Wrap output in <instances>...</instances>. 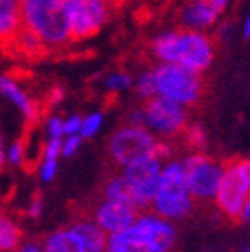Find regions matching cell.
Here are the masks:
<instances>
[{
  "label": "cell",
  "mask_w": 250,
  "mask_h": 252,
  "mask_svg": "<svg viewBox=\"0 0 250 252\" xmlns=\"http://www.w3.org/2000/svg\"><path fill=\"white\" fill-rule=\"evenodd\" d=\"M25 240L23 228L17 218L0 213V252H15Z\"/></svg>",
  "instance_id": "e0dca14e"
},
{
  "label": "cell",
  "mask_w": 250,
  "mask_h": 252,
  "mask_svg": "<svg viewBox=\"0 0 250 252\" xmlns=\"http://www.w3.org/2000/svg\"><path fill=\"white\" fill-rule=\"evenodd\" d=\"M64 98H66L64 86H54L52 91H49V94H47V107L49 109H56L60 103H64Z\"/></svg>",
  "instance_id": "4dcf8cb0"
},
{
  "label": "cell",
  "mask_w": 250,
  "mask_h": 252,
  "mask_svg": "<svg viewBox=\"0 0 250 252\" xmlns=\"http://www.w3.org/2000/svg\"><path fill=\"white\" fill-rule=\"evenodd\" d=\"M238 218L242 223H246V225H250V195H248V199L242 203V207H240V211H238Z\"/></svg>",
  "instance_id": "836d02e7"
},
{
  "label": "cell",
  "mask_w": 250,
  "mask_h": 252,
  "mask_svg": "<svg viewBox=\"0 0 250 252\" xmlns=\"http://www.w3.org/2000/svg\"><path fill=\"white\" fill-rule=\"evenodd\" d=\"M183 133H185L187 144H189L193 150H197V152H203V148L207 146V133L203 129V125H199V123L187 125Z\"/></svg>",
  "instance_id": "7402d4cb"
},
{
  "label": "cell",
  "mask_w": 250,
  "mask_h": 252,
  "mask_svg": "<svg viewBox=\"0 0 250 252\" xmlns=\"http://www.w3.org/2000/svg\"><path fill=\"white\" fill-rule=\"evenodd\" d=\"M21 29V0H0V47L8 49Z\"/></svg>",
  "instance_id": "2e32d148"
},
{
  "label": "cell",
  "mask_w": 250,
  "mask_h": 252,
  "mask_svg": "<svg viewBox=\"0 0 250 252\" xmlns=\"http://www.w3.org/2000/svg\"><path fill=\"white\" fill-rule=\"evenodd\" d=\"M127 123L129 125H144V107H133L127 113Z\"/></svg>",
  "instance_id": "d6a6232c"
},
{
  "label": "cell",
  "mask_w": 250,
  "mask_h": 252,
  "mask_svg": "<svg viewBox=\"0 0 250 252\" xmlns=\"http://www.w3.org/2000/svg\"><path fill=\"white\" fill-rule=\"evenodd\" d=\"M236 179H238L248 191H250V158H242V160H234L226 166Z\"/></svg>",
  "instance_id": "484cf974"
},
{
  "label": "cell",
  "mask_w": 250,
  "mask_h": 252,
  "mask_svg": "<svg viewBox=\"0 0 250 252\" xmlns=\"http://www.w3.org/2000/svg\"><path fill=\"white\" fill-rule=\"evenodd\" d=\"M150 54L158 64H172L195 74H203L216 60V43L207 31L181 27L154 35L150 41Z\"/></svg>",
  "instance_id": "6da1fadb"
},
{
  "label": "cell",
  "mask_w": 250,
  "mask_h": 252,
  "mask_svg": "<svg viewBox=\"0 0 250 252\" xmlns=\"http://www.w3.org/2000/svg\"><path fill=\"white\" fill-rule=\"evenodd\" d=\"M152 78H154L156 96L168 98L172 103H179L187 109L197 105L203 94L201 74H195L181 66L158 64L156 68H152Z\"/></svg>",
  "instance_id": "8992f818"
},
{
  "label": "cell",
  "mask_w": 250,
  "mask_h": 252,
  "mask_svg": "<svg viewBox=\"0 0 250 252\" xmlns=\"http://www.w3.org/2000/svg\"><path fill=\"white\" fill-rule=\"evenodd\" d=\"M158 137L146 129L144 125H129L125 123L113 131L109 140V156L117 166H125L129 162L144 158L148 154H156Z\"/></svg>",
  "instance_id": "9c48e42d"
},
{
  "label": "cell",
  "mask_w": 250,
  "mask_h": 252,
  "mask_svg": "<svg viewBox=\"0 0 250 252\" xmlns=\"http://www.w3.org/2000/svg\"><path fill=\"white\" fill-rule=\"evenodd\" d=\"M58 166H60V160L41 156L39 164H37V179H39L43 185H49L58 176Z\"/></svg>",
  "instance_id": "d4e9b609"
},
{
  "label": "cell",
  "mask_w": 250,
  "mask_h": 252,
  "mask_svg": "<svg viewBox=\"0 0 250 252\" xmlns=\"http://www.w3.org/2000/svg\"><path fill=\"white\" fill-rule=\"evenodd\" d=\"M0 96L6 98L8 103L21 113V117L25 119L27 125H33L39 119V115H41L39 103H37L23 88V84L15 76H10V74H0Z\"/></svg>",
  "instance_id": "5bb4252c"
},
{
  "label": "cell",
  "mask_w": 250,
  "mask_h": 252,
  "mask_svg": "<svg viewBox=\"0 0 250 252\" xmlns=\"http://www.w3.org/2000/svg\"><path fill=\"white\" fill-rule=\"evenodd\" d=\"M6 166V144H4V133L0 127V170Z\"/></svg>",
  "instance_id": "e575fe53"
},
{
  "label": "cell",
  "mask_w": 250,
  "mask_h": 252,
  "mask_svg": "<svg viewBox=\"0 0 250 252\" xmlns=\"http://www.w3.org/2000/svg\"><path fill=\"white\" fill-rule=\"evenodd\" d=\"M0 213H4V209H2V201H0Z\"/></svg>",
  "instance_id": "74e56055"
},
{
  "label": "cell",
  "mask_w": 250,
  "mask_h": 252,
  "mask_svg": "<svg viewBox=\"0 0 250 252\" xmlns=\"http://www.w3.org/2000/svg\"><path fill=\"white\" fill-rule=\"evenodd\" d=\"M82 137L76 133V135H64L62 137V158H72L80 152L82 148Z\"/></svg>",
  "instance_id": "83f0119b"
},
{
  "label": "cell",
  "mask_w": 250,
  "mask_h": 252,
  "mask_svg": "<svg viewBox=\"0 0 250 252\" xmlns=\"http://www.w3.org/2000/svg\"><path fill=\"white\" fill-rule=\"evenodd\" d=\"M64 2L66 0H21L23 29L31 31L47 52H58L72 43Z\"/></svg>",
  "instance_id": "3957f363"
},
{
  "label": "cell",
  "mask_w": 250,
  "mask_h": 252,
  "mask_svg": "<svg viewBox=\"0 0 250 252\" xmlns=\"http://www.w3.org/2000/svg\"><path fill=\"white\" fill-rule=\"evenodd\" d=\"M15 252H43V246L39 240H23Z\"/></svg>",
  "instance_id": "1f68e13d"
},
{
  "label": "cell",
  "mask_w": 250,
  "mask_h": 252,
  "mask_svg": "<svg viewBox=\"0 0 250 252\" xmlns=\"http://www.w3.org/2000/svg\"><path fill=\"white\" fill-rule=\"evenodd\" d=\"M162 164H164V160H160L156 154H148L123 166L121 176L127 185L129 201L135 205V209H146L152 203Z\"/></svg>",
  "instance_id": "ba28073f"
},
{
  "label": "cell",
  "mask_w": 250,
  "mask_h": 252,
  "mask_svg": "<svg viewBox=\"0 0 250 252\" xmlns=\"http://www.w3.org/2000/svg\"><path fill=\"white\" fill-rule=\"evenodd\" d=\"M105 91L107 93H113V94H119V93H125L129 91V88L133 86V78L129 76L127 72H111L109 76L105 78Z\"/></svg>",
  "instance_id": "44dd1931"
},
{
  "label": "cell",
  "mask_w": 250,
  "mask_h": 252,
  "mask_svg": "<svg viewBox=\"0 0 250 252\" xmlns=\"http://www.w3.org/2000/svg\"><path fill=\"white\" fill-rule=\"evenodd\" d=\"M135 205H131L129 201H113V199H101L96 203L93 211V221L101 228L107 236L123 232L125 228H129L133 220L137 218Z\"/></svg>",
  "instance_id": "4fadbf2b"
},
{
  "label": "cell",
  "mask_w": 250,
  "mask_h": 252,
  "mask_svg": "<svg viewBox=\"0 0 250 252\" xmlns=\"http://www.w3.org/2000/svg\"><path fill=\"white\" fill-rule=\"evenodd\" d=\"M133 88H135V94L140 96L142 100H148L156 96V88H154V78H152V70H144L137 80L133 82Z\"/></svg>",
  "instance_id": "603a6c76"
},
{
  "label": "cell",
  "mask_w": 250,
  "mask_h": 252,
  "mask_svg": "<svg viewBox=\"0 0 250 252\" xmlns=\"http://www.w3.org/2000/svg\"><path fill=\"white\" fill-rule=\"evenodd\" d=\"M246 252H250V246H248V248H246Z\"/></svg>",
  "instance_id": "f35d334b"
},
{
  "label": "cell",
  "mask_w": 250,
  "mask_h": 252,
  "mask_svg": "<svg viewBox=\"0 0 250 252\" xmlns=\"http://www.w3.org/2000/svg\"><path fill=\"white\" fill-rule=\"evenodd\" d=\"M80 125H82V115L78 113H70L64 117V135H80Z\"/></svg>",
  "instance_id": "f1b7e54d"
},
{
  "label": "cell",
  "mask_w": 250,
  "mask_h": 252,
  "mask_svg": "<svg viewBox=\"0 0 250 252\" xmlns=\"http://www.w3.org/2000/svg\"><path fill=\"white\" fill-rule=\"evenodd\" d=\"M27 162V146L21 140H15L10 146H6V164L12 168H21Z\"/></svg>",
  "instance_id": "cb8c5ba5"
},
{
  "label": "cell",
  "mask_w": 250,
  "mask_h": 252,
  "mask_svg": "<svg viewBox=\"0 0 250 252\" xmlns=\"http://www.w3.org/2000/svg\"><path fill=\"white\" fill-rule=\"evenodd\" d=\"M43 211H45V203H43V199L39 195H35L29 203H27V216L31 220H39L43 216Z\"/></svg>",
  "instance_id": "f546056e"
},
{
  "label": "cell",
  "mask_w": 250,
  "mask_h": 252,
  "mask_svg": "<svg viewBox=\"0 0 250 252\" xmlns=\"http://www.w3.org/2000/svg\"><path fill=\"white\" fill-rule=\"evenodd\" d=\"M103 199H113V201H129L127 185H125L121 174H113L111 179H107L103 187ZM131 203V201H129ZM133 205V203H131Z\"/></svg>",
  "instance_id": "d6986e66"
},
{
  "label": "cell",
  "mask_w": 250,
  "mask_h": 252,
  "mask_svg": "<svg viewBox=\"0 0 250 252\" xmlns=\"http://www.w3.org/2000/svg\"><path fill=\"white\" fill-rule=\"evenodd\" d=\"M183 168H185L187 187H189L195 201L214 199L218 185L223 176V168H226L221 162L205 156L203 152H195L183 160Z\"/></svg>",
  "instance_id": "8fae6325"
},
{
  "label": "cell",
  "mask_w": 250,
  "mask_h": 252,
  "mask_svg": "<svg viewBox=\"0 0 250 252\" xmlns=\"http://www.w3.org/2000/svg\"><path fill=\"white\" fill-rule=\"evenodd\" d=\"M232 0H187L179 12V23L185 29L207 31L221 19Z\"/></svg>",
  "instance_id": "7c38bea8"
},
{
  "label": "cell",
  "mask_w": 250,
  "mask_h": 252,
  "mask_svg": "<svg viewBox=\"0 0 250 252\" xmlns=\"http://www.w3.org/2000/svg\"><path fill=\"white\" fill-rule=\"evenodd\" d=\"M174 244V221L164 220L156 211H144L137 213L129 228L107 236L105 252H172Z\"/></svg>",
  "instance_id": "7a4b0ae2"
},
{
  "label": "cell",
  "mask_w": 250,
  "mask_h": 252,
  "mask_svg": "<svg viewBox=\"0 0 250 252\" xmlns=\"http://www.w3.org/2000/svg\"><path fill=\"white\" fill-rule=\"evenodd\" d=\"M115 0H66V21L70 39L86 41L101 33L115 12Z\"/></svg>",
  "instance_id": "52a82bcc"
},
{
  "label": "cell",
  "mask_w": 250,
  "mask_h": 252,
  "mask_svg": "<svg viewBox=\"0 0 250 252\" xmlns=\"http://www.w3.org/2000/svg\"><path fill=\"white\" fill-rule=\"evenodd\" d=\"M248 195H250L248 189L236 179L228 168H223V176H221V181L218 185V191H216V195L211 201H216V207L226 218H236L240 207H242V203L248 199Z\"/></svg>",
  "instance_id": "9a60e30c"
},
{
  "label": "cell",
  "mask_w": 250,
  "mask_h": 252,
  "mask_svg": "<svg viewBox=\"0 0 250 252\" xmlns=\"http://www.w3.org/2000/svg\"><path fill=\"white\" fill-rule=\"evenodd\" d=\"M195 199L187 187L183 160H166L162 164L156 193L152 197V211L170 221L185 220L193 211Z\"/></svg>",
  "instance_id": "277c9868"
},
{
  "label": "cell",
  "mask_w": 250,
  "mask_h": 252,
  "mask_svg": "<svg viewBox=\"0 0 250 252\" xmlns=\"http://www.w3.org/2000/svg\"><path fill=\"white\" fill-rule=\"evenodd\" d=\"M43 252H105L107 234L91 218L74 220L39 240Z\"/></svg>",
  "instance_id": "5b68a950"
},
{
  "label": "cell",
  "mask_w": 250,
  "mask_h": 252,
  "mask_svg": "<svg viewBox=\"0 0 250 252\" xmlns=\"http://www.w3.org/2000/svg\"><path fill=\"white\" fill-rule=\"evenodd\" d=\"M8 49H15L17 54H23V56H27V58H39V56H43L47 52L45 45L39 39H37V37L31 31H27V29H21L19 31V35L8 45Z\"/></svg>",
  "instance_id": "ac0fdd59"
},
{
  "label": "cell",
  "mask_w": 250,
  "mask_h": 252,
  "mask_svg": "<svg viewBox=\"0 0 250 252\" xmlns=\"http://www.w3.org/2000/svg\"><path fill=\"white\" fill-rule=\"evenodd\" d=\"M189 125L187 107L172 103L168 98L152 96L144 105V127L152 131L158 140H172Z\"/></svg>",
  "instance_id": "30bf717a"
},
{
  "label": "cell",
  "mask_w": 250,
  "mask_h": 252,
  "mask_svg": "<svg viewBox=\"0 0 250 252\" xmlns=\"http://www.w3.org/2000/svg\"><path fill=\"white\" fill-rule=\"evenodd\" d=\"M43 131H45V137H64V117L58 115V113L47 115L43 123Z\"/></svg>",
  "instance_id": "4316f807"
},
{
  "label": "cell",
  "mask_w": 250,
  "mask_h": 252,
  "mask_svg": "<svg viewBox=\"0 0 250 252\" xmlns=\"http://www.w3.org/2000/svg\"><path fill=\"white\" fill-rule=\"evenodd\" d=\"M115 2H133V0H115Z\"/></svg>",
  "instance_id": "8d00e7d4"
},
{
  "label": "cell",
  "mask_w": 250,
  "mask_h": 252,
  "mask_svg": "<svg viewBox=\"0 0 250 252\" xmlns=\"http://www.w3.org/2000/svg\"><path fill=\"white\" fill-rule=\"evenodd\" d=\"M244 37H246V39H250V8H248L246 19H244Z\"/></svg>",
  "instance_id": "d590c367"
},
{
  "label": "cell",
  "mask_w": 250,
  "mask_h": 252,
  "mask_svg": "<svg viewBox=\"0 0 250 252\" xmlns=\"http://www.w3.org/2000/svg\"><path fill=\"white\" fill-rule=\"evenodd\" d=\"M105 115L101 111H93L89 115H82V125H80V137L82 140H93L103 129Z\"/></svg>",
  "instance_id": "ffe728a7"
}]
</instances>
